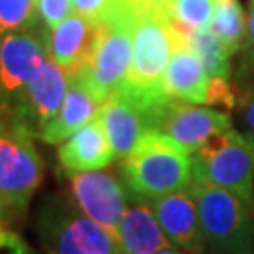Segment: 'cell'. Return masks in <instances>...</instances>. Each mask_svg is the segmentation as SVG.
Here are the masks:
<instances>
[{
	"instance_id": "1",
	"label": "cell",
	"mask_w": 254,
	"mask_h": 254,
	"mask_svg": "<svg viewBox=\"0 0 254 254\" xmlns=\"http://www.w3.org/2000/svg\"><path fill=\"white\" fill-rule=\"evenodd\" d=\"M177 44V28L168 13L134 6L132 19V59L127 79L117 91L127 94L149 115L153 128L154 113L170 96L164 91V73Z\"/></svg>"
},
{
	"instance_id": "2",
	"label": "cell",
	"mask_w": 254,
	"mask_h": 254,
	"mask_svg": "<svg viewBox=\"0 0 254 254\" xmlns=\"http://www.w3.org/2000/svg\"><path fill=\"white\" fill-rule=\"evenodd\" d=\"M121 173L132 194L154 200L192 185V153L158 130H147L123 158Z\"/></svg>"
},
{
	"instance_id": "3",
	"label": "cell",
	"mask_w": 254,
	"mask_h": 254,
	"mask_svg": "<svg viewBox=\"0 0 254 254\" xmlns=\"http://www.w3.org/2000/svg\"><path fill=\"white\" fill-rule=\"evenodd\" d=\"M34 139L13 113L0 111V200L13 218L27 215L44 181V160Z\"/></svg>"
},
{
	"instance_id": "4",
	"label": "cell",
	"mask_w": 254,
	"mask_h": 254,
	"mask_svg": "<svg viewBox=\"0 0 254 254\" xmlns=\"http://www.w3.org/2000/svg\"><path fill=\"white\" fill-rule=\"evenodd\" d=\"M192 181H203L237 194L249 205L254 194V136L234 127L209 137L192 153Z\"/></svg>"
},
{
	"instance_id": "5",
	"label": "cell",
	"mask_w": 254,
	"mask_h": 254,
	"mask_svg": "<svg viewBox=\"0 0 254 254\" xmlns=\"http://www.w3.org/2000/svg\"><path fill=\"white\" fill-rule=\"evenodd\" d=\"M134 2H127L115 15L98 25L92 51L81 70L75 73L94 98L104 104L127 79L132 59V19Z\"/></svg>"
},
{
	"instance_id": "6",
	"label": "cell",
	"mask_w": 254,
	"mask_h": 254,
	"mask_svg": "<svg viewBox=\"0 0 254 254\" xmlns=\"http://www.w3.org/2000/svg\"><path fill=\"white\" fill-rule=\"evenodd\" d=\"M38 237L47 254H121L117 237L72 200L47 201L38 215Z\"/></svg>"
},
{
	"instance_id": "7",
	"label": "cell",
	"mask_w": 254,
	"mask_h": 254,
	"mask_svg": "<svg viewBox=\"0 0 254 254\" xmlns=\"http://www.w3.org/2000/svg\"><path fill=\"white\" fill-rule=\"evenodd\" d=\"M205 241L224 251H243L254 237L251 205L237 194L203 181H192Z\"/></svg>"
},
{
	"instance_id": "8",
	"label": "cell",
	"mask_w": 254,
	"mask_h": 254,
	"mask_svg": "<svg viewBox=\"0 0 254 254\" xmlns=\"http://www.w3.org/2000/svg\"><path fill=\"white\" fill-rule=\"evenodd\" d=\"M46 30L34 25L0 34V111H8L25 85L47 61Z\"/></svg>"
},
{
	"instance_id": "9",
	"label": "cell",
	"mask_w": 254,
	"mask_h": 254,
	"mask_svg": "<svg viewBox=\"0 0 254 254\" xmlns=\"http://www.w3.org/2000/svg\"><path fill=\"white\" fill-rule=\"evenodd\" d=\"M68 181L72 201L87 217L109 230L117 237L119 220L128 203L125 183L115 173L104 170L63 172Z\"/></svg>"
},
{
	"instance_id": "10",
	"label": "cell",
	"mask_w": 254,
	"mask_h": 254,
	"mask_svg": "<svg viewBox=\"0 0 254 254\" xmlns=\"http://www.w3.org/2000/svg\"><path fill=\"white\" fill-rule=\"evenodd\" d=\"M232 128V119L224 111L203 108L200 104L170 98L153 117V130L175 139L189 153H194L209 137Z\"/></svg>"
},
{
	"instance_id": "11",
	"label": "cell",
	"mask_w": 254,
	"mask_h": 254,
	"mask_svg": "<svg viewBox=\"0 0 254 254\" xmlns=\"http://www.w3.org/2000/svg\"><path fill=\"white\" fill-rule=\"evenodd\" d=\"M72 75L47 57V61L21 91L15 104L8 109L25 127L40 136L63 106Z\"/></svg>"
},
{
	"instance_id": "12",
	"label": "cell",
	"mask_w": 254,
	"mask_h": 254,
	"mask_svg": "<svg viewBox=\"0 0 254 254\" xmlns=\"http://www.w3.org/2000/svg\"><path fill=\"white\" fill-rule=\"evenodd\" d=\"M149 201L168 241L183 251L200 253L205 243V236L201 230L198 203L190 187Z\"/></svg>"
},
{
	"instance_id": "13",
	"label": "cell",
	"mask_w": 254,
	"mask_h": 254,
	"mask_svg": "<svg viewBox=\"0 0 254 254\" xmlns=\"http://www.w3.org/2000/svg\"><path fill=\"white\" fill-rule=\"evenodd\" d=\"M98 119L115 160H123L136 147L139 137L151 130L149 115L121 91H115L106 98L98 109Z\"/></svg>"
},
{
	"instance_id": "14",
	"label": "cell",
	"mask_w": 254,
	"mask_h": 254,
	"mask_svg": "<svg viewBox=\"0 0 254 254\" xmlns=\"http://www.w3.org/2000/svg\"><path fill=\"white\" fill-rule=\"evenodd\" d=\"M117 243L121 254H154L172 247L156 220L151 201L132 192L119 220Z\"/></svg>"
},
{
	"instance_id": "15",
	"label": "cell",
	"mask_w": 254,
	"mask_h": 254,
	"mask_svg": "<svg viewBox=\"0 0 254 254\" xmlns=\"http://www.w3.org/2000/svg\"><path fill=\"white\" fill-rule=\"evenodd\" d=\"M207 85L209 75L200 57L189 46L187 32L177 28V44L164 73V91L170 98L192 104H205Z\"/></svg>"
},
{
	"instance_id": "16",
	"label": "cell",
	"mask_w": 254,
	"mask_h": 254,
	"mask_svg": "<svg viewBox=\"0 0 254 254\" xmlns=\"http://www.w3.org/2000/svg\"><path fill=\"white\" fill-rule=\"evenodd\" d=\"M57 158L63 172H92L104 170L115 160L108 136L98 115L85 127L59 143Z\"/></svg>"
},
{
	"instance_id": "17",
	"label": "cell",
	"mask_w": 254,
	"mask_h": 254,
	"mask_svg": "<svg viewBox=\"0 0 254 254\" xmlns=\"http://www.w3.org/2000/svg\"><path fill=\"white\" fill-rule=\"evenodd\" d=\"M98 34V25L79 13H70L47 36L49 59L64 68L70 75L81 70L92 51Z\"/></svg>"
},
{
	"instance_id": "18",
	"label": "cell",
	"mask_w": 254,
	"mask_h": 254,
	"mask_svg": "<svg viewBox=\"0 0 254 254\" xmlns=\"http://www.w3.org/2000/svg\"><path fill=\"white\" fill-rule=\"evenodd\" d=\"M100 106L102 104L94 98V94L87 89V85L79 77L72 75L70 87L66 91V96H64V102L59 109V113L42 130L38 139H42L44 143H49V145L63 143L73 132H77L79 128L85 127L89 121L96 117Z\"/></svg>"
},
{
	"instance_id": "19",
	"label": "cell",
	"mask_w": 254,
	"mask_h": 254,
	"mask_svg": "<svg viewBox=\"0 0 254 254\" xmlns=\"http://www.w3.org/2000/svg\"><path fill=\"white\" fill-rule=\"evenodd\" d=\"M187 40H189V46L194 49V53L200 57L209 77L230 79V73H232L230 61H232L234 53L222 44V40L211 28L187 32Z\"/></svg>"
},
{
	"instance_id": "20",
	"label": "cell",
	"mask_w": 254,
	"mask_h": 254,
	"mask_svg": "<svg viewBox=\"0 0 254 254\" xmlns=\"http://www.w3.org/2000/svg\"><path fill=\"white\" fill-rule=\"evenodd\" d=\"M209 28L232 53H239L247 28V15L239 0H215V11Z\"/></svg>"
},
{
	"instance_id": "21",
	"label": "cell",
	"mask_w": 254,
	"mask_h": 254,
	"mask_svg": "<svg viewBox=\"0 0 254 254\" xmlns=\"http://www.w3.org/2000/svg\"><path fill=\"white\" fill-rule=\"evenodd\" d=\"M215 11V0H173L168 17L177 28L185 32L211 27Z\"/></svg>"
},
{
	"instance_id": "22",
	"label": "cell",
	"mask_w": 254,
	"mask_h": 254,
	"mask_svg": "<svg viewBox=\"0 0 254 254\" xmlns=\"http://www.w3.org/2000/svg\"><path fill=\"white\" fill-rule=\"evenodd\" d=\"M36 0H0V34L34 25Z\"/></svg>"
},
{
	"instance_id": "23",
	"label": "cell",
	"mask_w": 254,
	"mask_h": 254,
	"mask_svg": "<svg viewBox=\"0 0 254 254\" xmlns=\"http://www.w3.org/2000/svg\"><path fill=\"white\" fill-rule=\"evenodd\" d=\"M239 53H241V64L236 75V87L239 92L254 91V6H251V13L247 17L245 38Z\"/></svg>"
},
{
	"instance_id": "24",
	"label": "cell",
	"mask_w": 254,
	"mask_h": 254,
	"mask_svg": "<svg viewBox=\"0 0 254 254\" xmlns=\"http://www.w3.org/2000/svg\"><path fill=\"white\" fill-rule=\"evenodd\" d=\"M70 13H73L72 0H36V19L34 25H40L47 34L59 27Z\"/></svg>"
},
{
	"instance_id": "25",
	"label": "cell",
	"mask_w": 254,
	"mask_h": 254,
	"mask_svg": "<svg viewBox=\"0 0 254 254\" xmlns=\"http://www.w3.org/2000/svg\"><path fill=\"white\" fill-rule=\"evenodd\" d=\"M132 0H72L73 13H79L83 17L91 19L92 23L100 25L108 21L111 15L117 13V9Z\"/></svg>"
},
{
	"instance_id": "26",
	"label": "cell",
	"mask_w": 254,
	"mask_h": 254,
	"mask_svg": "<svg viewBox=\"0 0 254 254\" xmlns=\"http://www.w3.org/2000/svg\"><path fill=\"white\" fill-rule=\"evenodd\" d=\"M239 100V89L232 85L230 79L224 77H209L207 94H205V104L207 106H218L224 109L237 108Z\"/></svg>"
},
{
	"instance_id": "27",
	"label": "cell",
	"mask_w": 254,
	"mask_h": 254,
	"mask_svg": "<svg viewBox=\"0 0 254 254\" xmlns=\"http://www.w3.org/2000/svg\"><path fill=\"white\" fill-rule=\"evenodd\" d=\"M0 251H6L8 254H34L32 247L23 239L21 234L13 232L0 224Z\"/></svg>"
},
{
	"instance_id": "28",
	"label": "cell",
	"mask_w": 254,
	"mask_h": 254,
	"mask_svg": "<svg viewBox=\"0 0 254 254\" xmlns=\"http://www.w3.org/2000/svg\"><path fill=\"white\" fill-rule=\"evenodd\" d=\"M237 109L241 113V119L247 125L249 132L254 136V91L239 92V100H237Z\"/></svg>"
},
{
	"instance_id": "29",
	"label": "cell",
	"mask_w": 254,
	"mask_h": 254,
	"mask_svg": "<svg viewBox=\"0 0 254 254\" xmlns=\"http://www.w3.org/2000/svg\"><path fill=\"white\" fill-rule=\"evenodd\" d=\"M134 2H136L137 6H143V8L156 9V11L168 13V9H170L173 0H134Z\"/></svg>"
},
{
	"instance_id": "30",
	"label": "cell",
	"mask_w": 254,
	"mask_h": 254,
	"mask_svg": "<svg viewBox=\"0 0 254 254\" xmlns=\"http://www.w3.org/2000/svg\"><path fill=\"white\" fill-rule=\"evenodd\" d=\"M154 254H200V253H190V251H183V249H177V247H166L162 251H158V253Z\"/></svg>"
},
{
	"instance_id": "31",
	"label": "cell",
	"mask_w": 254,
	"mask_h": 254,
	"mask_svg": "<svg viewBox=\"0 0 254 254\" xmlns=\"http://www.w3.org/2000/svg\"><path fill=\"white\" fill-rule=\"evenodd\" d=\"M8 220H11V217H9L8 209H6V205H4V201L0 200V224H6Z\"/></svg>"
},
{
	"instance_id": "32",
	"label": "cell",
	"mask_w": 254,
	"mask_h": 254,
	"mask_svg": "<svg viewBox=\"0 0 254 254\" xmlns=\"http://www.w3.org/2000/svg\"><path fill=\"white\" fill-rule=\"evenodd\" d=\"M251 209H253V215H254V194H253V203H251Z\"/></svg>"
},
{
	"instance_id": "33",
	"label": "cell",
	"mask_w": 254,
	"mask_h": 254,
	"mask_svg": "<svg viewBox=\"0 0 254 254\" xmlns=\"http://www.w3.org/2000/svg\"><path fill=\"white\" fill-rule=\"evenodd\" d=\"M251 6H254V0H249V8H251Z\"/></svg>"
},
{
	"instance_id": "34",
	"label": "cell",
	"mask_w": 254,
	"mask_h": 254,
	"mask_svg": "<svg viewBox=\"0 0 254 254\" xmlns=\"http://www.w3.org/2000/svg\"><path fill=\"white\" fill-rule=\"evenodd\" d=\"M132 2H134V0H132Z\"/></svg>"
}]
</instances>
